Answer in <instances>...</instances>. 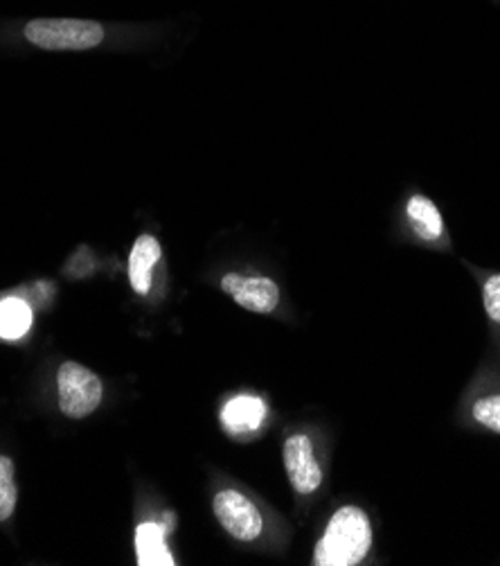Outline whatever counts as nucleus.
Here are the masks:
<instances>
[{"label":"nucleus","mask_w":500,"mask_h":566,"mask_svg":"<svg viewBox=\"0 0 500 566\" xmlns=\"http://www.w3.org/2000/svg\"><path fill=\"white\" fill-rule=\"evenodd\" d=\"M372 548V524L357 505H343L331 515L313 551L316 566H354Z\"/></svg>","instance_id":"1"},{"label":"nucleus","mask_w":500,"mask_h":566,"mask_svg":"<svg viewBox=\"0 0 500 566\" xmlns=\"http://www.w3.org/2000/svg\"><path fill=\"white\" fill-rule=\"evenodd\" d=\"M25 36L43 50H88L102 43L104 30L95 21L36 19L28 23Z\"/></svg>","instance_id":"2"},{"label":"nucleus","mask_w":500,"mask_h":566,"mask_svg":"<svg viewBox=\"0 0 500 566\" xmlns=\"http://www.w3.org/2000/svg\"><path fill=\"white\" fill-rule=\"evenodd\" d=\"M60 388V409L66 418L82 420L95 413L102 405L104 386L102 379L77 361H64L57 373Z\"/></svg>","instance_id":"3"},{"label":"nucleus","mask_w":500,"mask_h":566,"mask_svg":"<svg viewBox=\"0 0 500 566\" xmlns=\"http://www.w3.org/2000/svg\"><path fill=\"white\" fill-rule=\"evenodd\" d=\"M212 511L224 531L237 542H255L264 531L259 507L237 490H221L212 499Z\"/></svg>","instance_id":"4"},{"label":"nucleus","mask_w":500,"mask_h":566,"mask_svg":"<svg viewBox=\"0 0 500 566\" xmlns=\"http://www.w3.org/2000/svg\"><path fill=\"white\" fill-rule=\"evenodd\" d=\"M221 290H224L240 307L253 314H270L280 305V287L275 285V280L266 275L228 273L221 277Z\"/></svg>","instance_id":"5"},{"label":"nucleus","mask_w":500,"mask_h":566,"mask_svg":"<svg viewBox=\"0 0 500 566\" xmlns=\"http://www.w3.org/2000/svg\"><path fill=\"white\" fill-rule=\"evenodd\" d=\"M283 461L287 476L298 494H311L322 485V468L316 461L309 436L296 433L283 447Z\"/></svg>","instance_id":"6"},{"label":"nucleus","mask_w":500,"mask_h":566,"mask_svg":"<svg viewBox=\"0 0 500 566\" xmlns=\"http://www.w3.org/2000/svg\"><path fill=\"white\" fill-rule=\"evenodd\" d=\"M266 405L255 395H237L221 409V424L228 433H255L266 420Z\"/></svg>","instance_id":"7"},{"label":"nucleus","mask_w":500,"mask_h":566,"mask_svg":"<svg viewBox=\"0 0 500 566\" xmlns=\"http://www.w3.org/2000/svg\"><path fill=\"white\" fill-rule=\"evenodd\" d=\"M162 249L153 235H140L129 255V280L136 294L145 296L151 290V273L160 262Z\"/></svg>","instance_id":"8"},{"label":"nucleus","mask_w":500,"mask_h":566,"mask_svg":"<svg viewBox=\"0 0 500 566\" xmlns=\"http://www.w3.org/2000/svg\"><path fill=\"white\" fill-rule=\"evenodd\" d=\"M170 531L162 524H140L136 531V553L140 566H174V555L164 544V533Z\"/></svg>","instance_id":"9"},{"label":"nucleus","mask_w":500,"mask_h":566,"mask_svg":"<svg viewBox=\"0 0 500 566\" xmlns=\"http://www.w3.org/2000/svg\"><path fill=\"white\" fill-rule=\"evenodd\" d=\"M406 217H408L411 229L424 242H437L444 238L442 212L428 197H424V195L411 197L406 203Z\"/></svg>","instance_id":"10"},{"label":"nucleus","mask_w":500,"mask_h":566,"mask_svg":"<svg viewBox=\"0 0 500 566\" xmlns=\"http://www.w3.org/2000/svg\"><path fill=\"white\" fill-rule=\"evenodd\" d=\"M32 325V310L21 298H8L0 303V336L19 338Z\"/></svg>","instance_id":"11"},{"label":"nucleus","mask_w":500,"mask_h":566,"mask_svg":"<svg viewBox=\"0 0 500 566\" xmlns=\"http://www.w3.org/2000/svg\"><path fill=\"white\" fill-rule=\"evenodd\" d=\"M14 472H17L14 461L8 457H0V522H8L17 511L19 490H17Z\"/></svg>","instance_id":"12"},{"label":"nucleus","mask_w":500,"mask_h":566,"mask_svg":"<svg viewBox=\"0 0 500 566\" xmlns=\"http://www.w3.org/2000/svg\"><path fill=\"white\" fill-rule=\"evenodd\" d=\"M474 418L478 424L487 427L489 431L500 433V395H489L474 405Z\"/></svg>","instance_id":"13"},{"label":"nucleus","mask_w":500,"mask_h":566,"mask_svg":"<svg viewBox=\"0 0 500 566\" xmlns=\"http://www.w3.org/2000/svg\"><path fill=\"white\" fill-rule=\"evenodd\" d=\"M482 305L487 316L500 325V273L487 277L482 285Z\"/></svg>","instance_id":"14"}]
</instances>
